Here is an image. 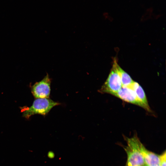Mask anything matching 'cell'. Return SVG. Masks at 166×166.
I'll use <instances>...</instances> for the list:
<instances>
[{
    "mask_svg": "<svg viewBox=\"0 0 166 166\" xmlns=\"http://www.w3.org/2000/svg\"><path fill=\"white\" fill-rule=\"evenodd\" d=\"M60 103L48 98H36L32 105L22 110V116L29 119L31 116L38 114L45 115L54 106Z\"/></svg>",
    "mask_w": 166,
    "mask_h": 166,
    "instance_id": "cell-1",
    "label": "cell"
},
{
    "mask_svg": "<svg viewBox=\"0 0 166 166\" xmlns=\"http://www.w3.org/2000/svg\"><path fill=\"white\" fill-rule=\"evenodd\" d=\"M117 60L114 59L112 68L104 83L99 90L101 93H108L113 95L122 87L121 78L117 67Z\"/></svg>",
    "mask_w": 166,
    "mask_h": 166,
    "instance_id": "cell-2",
    "label": "cell"
},
{
    "mask_svg": "<svg viewBox=\"0 0 166 166\" xmlns=\"http://www.w3.org/2000/svg\"><path fill=\"white\" fill-rule=\"evenodd\" d=\"M125 139L133 145L143 156L145 164L153 165L160 164L159 156L149 151L144 147L136 135L131 138L125 137Z\"/></svg>",
    "mask_w": 166,
    "mask_h": 166,
    "instance_id": "cell-3",
    "label": "cell"
},
{
    "mask_svg": "<svg viewBox=\"0 0 166 166\" xmlns=\"http://www.w3.org/2000/svg\"><path fill=\"white\" fill-rule=\"evenodd\" d=\"M51 80L47 73L41 81L31 87L32 93L36 98H48L50 92Z\"/></svg>",
    "mask_w": 166,
    "mask_h": 166,
    "instance_id": "cell-4",
    "label": "cell"
},
{
    "mask_svg": "<svg viewBox=\"0 0 166 166\" xmlns=\"http://www.w3.org/2000/svg\"><path fill=\"white\" fill-rule=\"evenodd\" d=\"M126 142L127 145L124 148L127 156L126 165L144 166L145 163L142 155L131 143L127 141Z\"/></svg>",
    "mask_w": 166,
    "mask_h": 166,
    "instance_id": "cell-5",
    "label": "cell"
},
{
    "mask_svg": "<svg viewBox=\"0 0 166 166\" xmlns=\"http://www.w3.org/2000/svg\"><path fill=\"white\" fill-rule=\"evenodd\" d=\"M127 102L139 106L144 109V106L138 100L134 91L128 86L122 87L113 95Z\"/></svg>",
    "mask_w": 166,
    "mask_h": 166,
    "instance_id": "cell-6",
    "label": "cell"
},
{
    "mask_svg": "<svg viewBox=\"0 0 166 166\" xmlns=\"http://www.w3.org/2000/svg\"><path fill=\"white\" fill-rule=\"evenodd\" d=\"M129 86L134 91L137 98L144 106V109L148 112H151L146 94L142 87L135 81Z\"/></svg>",
    "mask_w": 166,
    "mask_h": 166,
    "instance_id": "cell-7",
    "label": "cell"
},
{
    "mask_svg": "<svg viewBox=\"0 0 166 166\" xmlns=\"http://www.w3.org/2000/svg\"><path fill=\"white\" fill-rule=\"evenodd\" d=\"M117 67L121 78L122 87L128 86L134 82V81L130 75L120 67L118 64Z\"/></svg>",
    "mask_w": 166,
    "mask_h": 166,
    "instance_id": "cell-8",
    "label": "cell"
},
{
    "mask_svg": "<svg viewBox=\"0 0 166 166\" xmlns=\"http://www.w3.org/2000/svg\"><path fill=\"white\" fill-rule=\"evenodd\" d=\"M166 151H165L160 155L159 156L160 159L159 164L160 166H166Z\"/></svg>",
    "mask_w": 166,
    "mask_h": 166,
    "instance_id": "cell-9",
    "label": "cell"
},
{
    "mask_svg": "<svg viewBox=\"0 0 166 166\" xmlns=\"http://www.w3.org/2000/svg\"><path fill=\"white\" fill-rule=\"evenodd\" d=\"M144 166H160L159 164L153 165H148L145 164Z\"/></svg>",
    "mask_w": 166,
    "mask_h": 166,
    "instance_id": "cell-10",
    "label": "cell"
},
{
    "mask_svg": "<svg viewBox=\"0 0 166 166\" xmlns=\"http://www.w3.org/2000/svg\"><path fill=\"white\" fill-rule=\"evenodd\" d=\"M125 166H127V165H125Z\"/></svg>",
    "mask_w": 166,
    "mask_h": 166,
    "instance_id": "cell-11",
    "label": "cell"
}]
</instances>
